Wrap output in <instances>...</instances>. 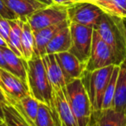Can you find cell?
Listing matches in <instances>:
<instances>
[{
	"instance_id": "obj_1",
	"label": "cell",
	"mask_w": 126,
	"mask_h": 126,
	"mask_svg": "<svg viewBox=\"0 0 126 126\" xmlns=\"http://www.w3.org/2000/svg\"><path fill=\"white\" fill-rule=\"evenodd\" d=\"M27 85L30 95L39 103L47 105L52 110L56 126H61L54 102V89L47 78L42 59L34 54L27 61Z\"/></svg>"
},
{
	"instance_id": "obj_2",
	"label": "cell",
	"mask_w": 126,
	"mask_h": 126,
	"mask_svg": "<svg viewBox=\"0 0 126 126\" xmlns=\"http://www.w3.org/2000/svg\"><path fill=\"white\" fill-rule=\"evenodd\" d=\"M113 54L115 65L119 66L126 58L125 41L113 16L105 13L93 27Z\"/></svg>"
},
{
	"instance_id": "obj_3",
	"label": "cell",
	"mask_w": 126,
	"mask_h": 126,
	"mask_svg": "<svg viewBox=\"0 0 126 126\" xmlns=\"http://www.w3.org/2000/svg\"><path fill=\"white\" fill-rule=\"evenodd\" d=\"M65 93L78 126H90L93 109L82 79H77L67 83Z\"/></svg>"
},
{
	"instance_id": "obj_4",
	"label": "cell",
	"mask_w": 126,
	"mask_h": 126,
	"mask_svg": "<svg viewBox=\"0 0 126 126\" xmlns=\"http://www.w3.org/2000/svg\"><path fill=\"white\" fill-rule=\"evenodd\" d=\"M115 66L110 65L93 72L85 73L84 76L81 78L89 96L93 115L98 113L101 110L104 95Z\"/></svg>"
},
{
	"instance_id": "obj_5",
	"label": "cell",
	"mask_w": 126,
	"mask_h": 126,
	"mask_svg": "<svg viewBox=\"0 0 126 126\" xmlns=\"http://www.w3.org/2000/svg\"><path fill=\"white\" fill-rule=\"evenodd\" d=\"M69 27L72 39L69 52L86 65L91 53L93 28L74 23H70Z\"/></svg>"
},
{
	"instance_id": "obj_6",
	"label": "cell",
	"mask_w": 126,
	"mask_h": 126,
	"mask_svg": "<svg viewBox=\"0 0 126 126\" xmlns=\"http://www.w3.org/2000/svg\"><path fill=\"white\" fill-rule=\"evenodd\" d=\"M67 20V7L53 4L35 11L27 21L33 31L61 23Z\"/></svg>"
},
{
	"instance_id": "obj_7",
	"label": "cell",
	"mask_w": 126,
	"mask_h": 126,
	"mask_svg": "<svg viewBox=\"0 0 126 126\" xmlns=\"http://www.w3.org/2000/svg\"><path fill=\"white\" fill-rule=\"evenodd\" d=\"M110 65H115L113 54L108 45L104 42L98 31L93 28L91 53L86 65L85 73L93 72Z\"/></svg>"
},
{
	"instance_id": "obj_8",
	"label": "cell",
	"mask_w": 126,
	"mask_h": 126,
	"mask_svg": "<svg viewBox=\"0 0 126 126\" xmlns=\"http://www.w3.org/2000/svg\"><path fill=\"white\" fill-rule=\"evenodd\" d=\"M104 11L99 6L89 1L74 3L67 7V19L70 23L94 27Z\"/></svg>"
},
{
	"instance_id": "obj_9",
	"label": "cell",
	"mask_w": 126,
	"mask_h": 126,
	"mask_svg": "<svg viewBox=\"0 0 126 126\" xmlns=\"http://www.w3.org/2000/svg\"><path fill=\"white\" fill-rule=\"evenodd\" d=\"M0 88L3 90L9 104L17 102L30 95L28 85L17 76L0 67Z\"/></svg>"
},
{
	"instance_id": "obj_10",
	"label": "cell",
	"mask_w": 126,
	"mask_h": 126,
	"mask_svg": "<svg viewBox=\"0 0 126 126\" xmlns=\"http://www.w3.org/2000/svg\"><path fill=\"white\" fill-rule=\"evenodd\" d=\"M54 56L62 71L67 84L74 79H81L84 76L86 64L81 62L69 51L58 53L54 54Z\"/></svg>"
},
{
	"instance_id": "obj_11",
	"label": "cell",
	"mask_w": 126,
	"mask_h": 126,
	"mask_svg": "<svg viewBox=\"0 0 126 126\" xmlns=\"http://www.w3.org/2000/svg\"><path fill=\"white\" fill-rule=\"evenodd\" d=\"M70 24L69 20L62 22L61 23H58L55 25L47 27V28L42 29V30L33 31L34 33V52L35 54L39 57L42 58L46 55V47L47 43L51 41V39L54 37V35L58 31L63 29L64 27Z\"/></svg>"
},
{
	"instance_id": "obj_12",
	"label": "cell",
	"mask_w": 126,
	"mask_h": 126,
	"mask_svg": "<svg viewBox=\"0 0 126 126\" xmlns=\"http://www.w3.org/2000/svg\"><path fill=\"white\" fill-rule=\"evenodd\" d=\"M65 91L66 89L54 91V102L59 122L61 126H78Z\"/></svg>"
},
{
	"instance_id": "obj_13",
	"label": "cell",
	"mask_w": 126,
	"mask_h": 126,
	"mask_svg": "<svg viewBox=\"0 0 126 126\" xmlns=\"http://www.w3.org/2000/svg\"><path fill=\"white\" fill-rule=\"evenodd\" d=\"M42 59L46 73H47V78H48L49 82H50L54 91L65 90L66 86H67V83H66L62 71H61L57 61H56L54 54H46Z\"/></svg>"
},
{
	"instance_id": "obj_14",
	"label": "cell",
	"mask_w": 126,
	"mask_h": 126,
	"mask_svg": "<svg viewBox=\"0 0 126 126\" xmlns=\"http://www.w3.org/2000/svg\"><path fill=\"white\" fill-rule=\"evenodd\" d=\"M4 2L23 22H26L35 11L47 6L36 0H4Z\"/></svg>"
},
{
	"instance_id": "obj_15",
	"label": "cell",
	"mask_w": 126,
	"mask_h": 126,
	"mask_svg": "<svg viewBox=\"0 0 126 126\" xmlns=\"http://www.w3.org/2000/svg\"><path fill=\"white\" fill-rule=\"evenodd\" d=\"M90 126H126V115L112 108L93 115Z\"/></svg>"
},
{
	"instance_id": "obj_16",
	"label": "cell",
	"mask_w": 126,
	"mask_h": 126,
	"mask_svg": "<svg viewBox=\"0 0 126 126\" xmlns=\"http://www.w3.org/2000/svg\"><path fill=\"white\" fill-rule=\"evenodd\" d=\"M6 63L7 71L27 83V61L16 55L10 47H0Z\"/></svg>"
},
{
	"instance_id": "obj_17",
	"label": "cell",
	"mask_w": 126,
	"mask_h": 126,
	"mask_svg": "<svg viewBox=\"0 0 126 126\" xmlns=\"http://www.w3.org/2000/svg\"><path fill=\"white\" fill-rule=\"evenodd\" d=\"M69 25L61 29L54 35V37L51 39L46 47V54H55L58 53L69 51L72 43Z\"/></svg>"
},
{
	"instance_id": "obj_18",
	"label": "cell",
	"mask_w": 126,
	"mask_h": 126,
	"mask_svg": "<svg viewBox=\"0 0 126 126\" xmlns=\"http://www.w3.org/2000/svg\"><path fill=\"white\" fill-rule=\"evenodd\" d=\"M113 108L126 115V60L119 65Z\"/></svg>"
},
{
	"instance_id": "obj_19",
	"label": "cell",
	"mask_w": 126,
	"mask_h": 126,
	"mask_svg": "<svg viewBox=\"0 0 126 126\" xmlns=\"http://www.w3.org/2000/svg\"><path fill=\"white\" fill-rule=\"evenodd\" d=\"M11 105H14L21 112L30 126H35V122L39 108V102L36 99L29 95L17 102H12Z\"/></svg>"
},
{
	"instance_id": "obj_20",
	"label": "cell",
	"mask_w": 126,
	"mask_h": 126,
	"mask_svg": "<svg viewBox=\"0 0 126 126\" xmlns=\"http://www.w3.org/2000/svg\"><path fill=\"white\" fill-rule=\"evenodd\" d=\"M105 13L126 19V0H93Z\"/></svg>"
},
{
	"instance_id": "obj_21",
	"label": "cell",
	"mask_w": 126,
	"mask_h": 126,
	"mask_svg": "<svg viewBox=\"0 0 126 126\" xmlns=\"http://www.w3.org/2000/svg\"><path fill=\"white\" fill-rule=\"evenodd\" d=\"M9 21L10 24H11V31H10L9 39L7 41L8 47H10L16 55L23 58L21 47V35L23 22L20 19L9 20Z\"/></svg>"
},
{
	"instance_id": "obj_22",
	"label": "cell",
	"mask_w": 126,
	"mask_h": 126,
	"mask_svg": "<svg viewBox=\"0 0 126 126\" xmlns=\"http://www.w3.org/2000/svg\"><path fill=\"white\" fill-rule=\"evenodd\" d=\"M21 47L23 58L30 61L35 54L34 52V33L28 21L23 23L21 35Z\"/></svg>"
},
{
	"instance_id": "obj_23",
	"label": "cell",
	"mask_w": 126,
	"mask_h": 126,
	"mask_svg": "<svg viewBox=\"0 0 126 126\" xmlns=\"http://www.w3.org/2000/svg\"><path fill=\"white\" fill-rule=\"evenodd\" d=\"M4 113V123L7 126H30L22 113L14 106L8 104H3Z\"/></svg>"
},
{
	"instance_id": "obj_24",
	"label": "cell",
	"mask_w": 126,
	"mask_h": 126,
	"mask_svg": "<svg viewBox=\"0 0 126 126\" xmlns=\"http://www.w3.org/2000/svg\"><path fill=\"white\" fill-rule=\"evenodd\" d=\"M118 74H119V66H115L113 73H112V75H111V77H110V79L108 83L106 90H105V95H104L101 110L113 107L114 96H115L116 86H117Z\"/></svg>"
},
{
	"instance_id": "obj_25",
	"label": "cell",
	"mask_w": 126,
	"mask_h": 126,
	"mask_svg": "<svg viewBox=\"0 0 126 126\" xmlns=\"http://www.w3.org/2000/svg\"><path fill=\"white\" fill-rule=\"evenodd\" d=\"M35 126H56L52 110L47 105L39 103L38 112L35 122Z\"/></svg>"
},
{
	"instance_id": "obj_26",
	"label": "cell",
	"mask_w": 126,
	"mask_h": 126,
	"mask_svg": "<svg viewBox=\"0 0 126 126\" xmlns=\"http://www.w3.org/2000/svg\"><path fill=\"white\" fill-rule=\"evenodd\" d=\"M0 18H4L6 20L18 19L15 13L6 5L4 0H0Z\"/></svg>"
},
{
	"instance_id": "obj_27",
	"label": "cell",
	"mask_w": 126,
	"mask_h": 126,
	"mask_svg": "<svg viewBox=\"0 0 126 126\" xmlns=\"http://www.w3.org/2000/svg\"><path fill=\"white\" fill-rule=\"evenodd\" d=\"M10 31H11V24L9 20L0 18V35L7 42L9 39Z\"/></svg>"
},
{
	"instance_id": "obj_28",
	"label": "cell",
	"mask_w": 126,
	"mask_h": 126,
	"mask_svg": "<svg viewBox=\"0 0 126 126\" xmlns=\"http://www.w3.org/2000/svg\"><path fill=\"white\" fill-rule=\"evenodd\" d=\"M114 18H115L116 22H117V25H118L119 29L121 30L123 33V35L124 37V41H125V47H126V24L124 23V18H121V17H118V16H113ZM126 60V58H125Z\"/></svg>"
},
{
	"instance_id": "obj_29",
	"label": "cell",
	"mask_w": 126,
	"mask_h": 126,
	"mask_svg": "<svg viewBox=\"0 0 126 126\" xmlns=\"http://www.w3.org/2000/svg\"><path fill=\"white\" fill-rule=\"evenodd\" d=\"M53 3L56 4H60V5H64V6H67V7H69L71 6L72 4H74V0H52Z\"/></svg>"
},
{
	"instance_id": "obj_30",
	"label": "cell",
	"mask_w": 126,
	"mask_h": 126,
	"mask_svg": "<svg viewBox=\"0 0 126 126\" xmlns=\"http://www.w3.org/2000/svg\"><path fill=\"white\" fill-rule=\"evenodd\" d=\"M0 103L4 104V105H8L9 104L7 97L5 96V94L4 93V92H3V90L1 88H0Z\"/></svg>"
},
{
	"instance_id": "obj_31",
	"label": "cell",
	"mask_w": 126,
	"mask_h": 126,
	"mask_svg": "<svg viewBox=\"0 0 126 126\" xmlns=\"http://www.w3.org/2000/svg\"><path fill=\"white\" fill-rule=\"evenodd\" d=\"M0 67L1 68H4L5 70H7V67H6V63L4 61V55L2 54V51H1V48H0Z\"/></svg>"
},
{
	"instance_id": "obj_32",
	"label": "cell",
	"mask_w": 126,
	"mask_h": 126,
	"mask_svg": "<svg viewBox=\"0 0 126 126\" xmlns=\"http://www.w3.org/2000/svg\"><path fill=\"white\" fill-rule=\"evenodd\" d=\"M0 121L4 122V109H3V104L0 103Z\"/></svg>"
},
{
	"instance_id": "obj_33",
	"label": "cell",
	"mask_w": 126,
	"mask_h": 126,
	"mask_svg": "<svg viewBox=\"0 0 126 126\" xmlns=\"http://www.w3.org/2000/svg\"><path fill=\"white\" fill-rule=\"evenodd\" d=\"M36 1H38V2L42 3V4H45V5H51V4H53L54 3H53L52 0H36Z\"/></svg>"
},
{
	"instance_id": "obj_34",
	"label": "cell",
	"mask_w": 126,
	"mask_h": 126,
	"mask_svg": "<svg viewBox=\"0 0 126 126\" xmlns=\"http://www.w3.org/2000/svg\"><path fill=\"white\" fill-rule=\"evenodd\" d=\"M0 47H8L7 42H5V40L1 35H0Z\"/></svg>"
},
{
	"instance_id": "obj_35",
	"label": "cell",
	"mask_w": 126,
	"mask_h": 126,
	"mask_svg": "<svg viewBox=\"0 0 126 126\" xmlns=\"http://www.w3.org/2000/svg\"><path fill=\"white\" fill-rule=\"evenodd\" d=\"M0 126H7V125H6V124L4 122H3V121H0Z\"/></svg>"
}]
</instances>
